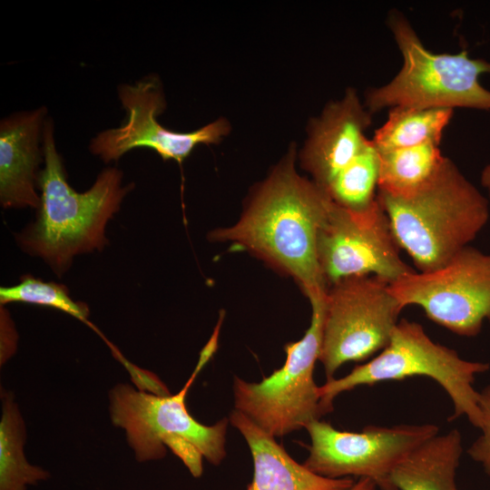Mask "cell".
<instances>
[{"label": "cell", "instance_id": "6", "mask_svg": "<svg viewBox=\"0 0 490 490\" xmlns=\"http://www.w3.org/2000/svg\"><path fill=\"white\" fill-rule=\"evenodd\" d=\"M489 368L488 363L463 359L456 350L433 341L419 323L401 319L384 349L368 362L357 365L348 375L328 379L318 387V393L323 407L329 413L337 396L357 387L426 377L439 384L451 398V419L466 416L480 429L479 392L474 388V382L477 374Z\"/></svg>", "mask_w": 490, "mask_h": 490}, {"label": "cell", "instance_id": "2", "mask_svg": "<svg viewBox=\"0 0 490 490\" xmlns=\"http://www.w3.org/2000/svg\"><path fill=\"white\" fill-rule=\"evenodd\" d=\"M54 129L53 122L46 119L44 167L37 181L41 192L37 217L19 234L18 242L25 252L40 257L61 275L75 255L101 250L106 245V224L132 184L122 186V172L111 167L98 175L88 191H75L66 181Z\"/></svg>", "mask_w": 490, "mask_h": 490}, {"label": "cell", "instance_id": "10", "mask_svg": "<svg viewBox=\"0 0 490 490\" xmlns=\"http://www.w3.org/2000/svg\"><path fill=\"white\" fill-rule=\"evenodd\" d=\"M305 429L311 441L303 464L308 469L329 478H368L380 490H396L390 480L393 469L439 430L436 425L423 424L368 426L360 432H349L320 419Z\"/></svg>", "mask_w": 490, "mask_h": 490}, {"label": "cell", "instance_id": "1", "mask_svg": "<svg viewBox=\"0 0 490 490\" xmlns=\"http://www.w3.org/2000/svg\"><path fill=\"white\" fill-rule=\"evenodd\" d=\"M331 203L321 187L296 172L290 156L259 188L240 219L210 238L230 241L291 276L310 299L328 289L317 239Z\"/></svg>", "mask_w": 490, "mask_h": 490}, {"label": "cell", "instance_id": "9", "mask_svg": "<svg viewBox=\"0 0 490 490\" xmlns=\"http://www.w3.org/2000/svg\"><path fill=\"white\" fill-rule=\"evenodd\" d=\"M403 308L420 307L437 325L463 337H475L490 324V254L467 246L446 265L412 271L389 283Z\"/></svg>", "mask_w": 490, "mask_h": 490}, {"label": "cell", "instance_id": "14", "mask_svg": "<svg viewBox=\"0 0 490 490\" xmlns=\"http://www.w3.org/2000/svg\"><path fill=\"white\" fill-rule=\"evenodd\" d=\"M46 109L15 113L0 122V201L5 208H38L40 147Z\"/></svg>", "mask_w": 490, "mask_h": 490}, {"label": "cell", "instance_id": "17", "mask_svg": "<svg viewBox=\"0 0 490 490\" xmlns=\"http://www.w3.org/2000/svg\"><path fill=\"white\" fill-rule=\"evenodd\" d=\"M0 421V490H27L50 477L48 471L31 465L24 455L25 425L10 392H3Z\"/></svg>", "mask_w": 490, "mask_h": 490}, {"label": "cell", "instance_id": "4", "mask_svg": "<svg viewBox=\"0 0 490 490\" xmlns=\"http://www.w3.org/2000/svg\"><path fill=\"white\" fill-rule=\"evenodd\" d=\"M220 326L202 349L198 364L176 394L158 395L117 384L109 395L112 423L125 431L128 445L139 462L162 459L170 448L194 477L203 473V458L220 465L226 456L229 420L212 426L196 420L186 405L188 391L197 374L217 348Z\"/></svg>", "mask_w": 490, "mask_h": 490}, {"label": "cell", "instance_id": "15", "mask_svg": "<svg viewBox=\"0 0 490 490\" xmlns=\"http://www.w3.org/2000/svg\"><path fill=\"white\" fill-rule=\"evenodd\" d=\"M229 422L245 438L252 456L254 475L247 490H349L356 482L351 477L329 478L310 471L295 461L274 436L236 409Z\"/></svg>", "mask_w": 490, "mask_h": 490}, {"label": "cell", "instance_id": "21", "mask_svg": "<svg viewBox=\"0 0 490 490\" xmlns=\"http://www.w3.org/2000/svg\"><path fill=\"white\" fill-rule=\"evenodd\" d=\"M26 303L45 306L63 311L97 330L88 320L89 309L85 303L74 301L65 286L46 282L31 275L23 276L11 287H1L0 304Z\"/></svg>", "mask_w": 490, "mask_h": 490}, {"label": "cell", "instance_id": "12", "mask_svg": "<svg viewBox=\"0 0 490 490\" xmlns=\"http://www.w3.org/2000/svg\"><path fill=\"white\" fill-rule=\"evenodd\" d=\"M118 93L127 114L125 122L100 132L90 143V151L105 162L116 161L133 149L148 148L163 160L181 163L198 144L216 143L230 131L224 119L190 132H172L160 124L157 116L163 112L165 100L155 77L122 84Z\"/></svg>", "mask_w": 490, "mask_h": 490}, {"label": "cell", "instance_id": "3", "mask_svg": "<svg viewBox=\"0 0 490 490\" xmlns=\"http://www.w3.org/2000/svg\"><path fill=\"white\" fill-rule=\"evenodd\" d=\"M395 240L420 272L446 265L489 219V201L447 157L436 173L405 195L377 191Z\"/></svg>", "mask_w": 490, "mask_h": 490}, {"label": "cell", "instance_id": "8", "mask_svg": "<svg viewBox=\"0 0 490 490\" xmlns=\"http://www.w3.org/2000/svg\"><path fill=\"white\" fill-rule=\"evenodd\" d=\"M403 306L389 282L372 275L342 279L329 286L318 361L327 380L348 362H363L384 349Z\"/></svg>", "mask_w": 490, "mask_h": 490}, {"label": "cell", "instance_id": "19", "mask_svg": "<svg viewBox=\"0 0 490 490\" xmlns=\"http://www.w3.org/2000/svg\"><path fill=\"white\" fill-rule=\"evenodd\" d=\"M377 152V191L391 195H405L418 189L436 173L446 158L436 143Z\"/></svg>", "mask_w": 490, "mask_h": 490}, {"label": "cell", "instance_id": "13", "mask_svg": "<svg viewBox=\"0 0 490 490\" xmlns=\"http://www.w3.org/2000/svg\"><path fill=\"white\" fill-rule=\"evenodd\" d=\"M372 113L354 89L338 101L328 104L309 128L301 153V164L313 181L324 191L360 152Z\"/></svg>", "mask_w": 490, "mask_h": 490}, {"label": "cell", "instance_id": "24", "mask_svg": "<svg viewBox=\"0 0 490 490\" xmlns=\"http://www.w3.org/2000/svg\"><path fill=\"white\" fill-rule=\"evenodd\" d=\"M480 181L482 186L487 191L488 201L490 203V162L487 163L481 172Z\"/></svg>", "mask_w": 490, "mask_h": 490}, {"label": "cell", "instance_id": "20", "mask_svg": "<svg viewBox=\"0 0 490 490\" xmlns=\"http://www.w3.org/2000/svg\"><path fill=\"white\" fill-rule=\"evenodd\" d=\"M379 154L372 140L368 139L325 191L336 204L353 211H363L377 200Z\"/></svg>", "mask_w": 490, "mask_h": 490}, {"label": "cell", "instance_id": "18", "mask_svg": "<svg viewBox=\"0 0 490 490\" xmlns=\"http://www.w3.org/2000/svg\"><path fill=\"white\" fill-rule=\"evenodd\" d=\"M453 113L454 110L445 108L394 107L371 140L379 152L425 143L440 145Z\"/></svg>", "mask_w": 490, "mask_h": 490}, {"label": "cell", "instance_id": "23", "mask_svg": "<svg viewBox=\"0 0 490 490\" xmlns=\"http://www.w3.org/2000/svg\"><path fill=\"white\" fill-rule=\"evenodd\" d=\"M375 483L368 478H358L349 490H375Z\"/></svg>", "mask_w": 490, "mask_h": 490}, {"label": "cell", "instance_id": "7", "mask_svg": "<svg viewBox=\"0 0 490 490\" xmlns=\"http://www.w3.org/2000/svg\"><path fill=\"white\" fill-rule=\"evenodd\" d=\"M325 296L309 299L310 326L302 338L285 345L280 368L257 383L234 377L235 409L274 437L305 428L328 414L313 377L321 349Z\"/></svg>", "mask_w": 490, "mask_h": 490}, {"label": "cell", "instance_id": "11", "mask_svg": "<svg viewBox=\"0 0 490 490\" xmlns=\"http://www.w3.org/2000/svg\"><path fill=\"white\" fill-rule=\"evenodd\" d=\"M399 249L377 200L363 211L332 201L317 239L318 260L328 286L356 276L397 280L414 271L403 261Z\"/></svg>", "mask_w": 490, "mask_h": 490}, {"label": "cell", "instance_id": "5", "mask_svg": "<svg viewBox=\"0 0 490 490\" xmlns=\"http://www.w3.org/2000/svg\"><path fill=\"white\" fill-rule=\"evenodd\" d=\"M387 24L403 64L387 83L367 91L364 104L372 114L398 106L490 112V90L479 81L482 74H490V61L470 58L466 50L430 52L398 11L390 12Z\"/></svg>", "mask_w": 490, "mask_h": 490}, {"label": "cell", "instance_id": "16", "mask_svg": "<svg viewBox=\"0 0 490 490\" xmlns=\"http://www.w3.org/2000/svg\"><path fill=\"white\" fill-rule=\"evenodd\" d=\"M463 453L457 429L427 439L393 469L396 490H458L456 475Z\"/></svg>", "mask_w": 490, "mask_h": 490}, {"label": "cell", "instance_id": "22", "mask_svg": "<svg viewBox=\"0 0 490 490\" xmlns=\"http://www.w3.org/2000/svg\"><path fill=\"white\" fill-rule=\"evenodd\" d=\"M479 407L482 414V434L468 447L467 454L490 476V385L479 392Z\"/></svg>", "mask_w": 490, "mask_h": 490}]
</instances>
